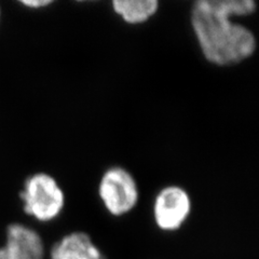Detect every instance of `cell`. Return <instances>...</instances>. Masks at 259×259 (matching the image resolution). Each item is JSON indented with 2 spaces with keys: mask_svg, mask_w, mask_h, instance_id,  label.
Masks as SVG:
<instances>
[{
  "mask_svg": "<svg viewBox=\"0 0 259 259\" xmlns=\"http://www.w3.org/2000/svg\"><path fill=\"white\" fill-rule=\"evenodd\" d=\"M0 18H2V9H0Z\"/></svg>",
  "mask_w": 259,
  "mask_h": 259,
  "instance_id": "30bf717a",
  "label": "cell"
},
{
  "mask_svg": "<svg viewBox=\"0 0 259 259\" xmlns=\"http://www.w3.org/2000/svg\"><path fill=\"white\" fill-rule=\"evenodd\" d=\"M20 199L24 212L42 223L55 220L65 205V194L58 181L44 172L26 178Z\"/></svg>",
  "mask_w": 259,
  "mask_h": 259,
  "instance_id": "7a4b0ae2",
  "label": "cell"
},
{
  "mask_svg": "<svg viewBox=\"0 0 259 259\" xmlns=\"http://www.w3.org/2000/svg\"><path fill=\"white\" fill-rule=\"evenodd\" d=\"M99 196L111 215L122 216L136 206L140 199V190L134 176L127 169L112 166L102 175Z\"/></svg>",
  "mask_w": 259,
  "mask_h": 259,
  "instance_id": "3957f363",
  "label": "cell"
},
{
  "mask_svg": "<svg viewBox=\"0 0 259 259\" xmlns=\"http://www.w3.org/2000/svg\"><path fill=\"white\" fill-rule=\"evenodd\" d=\"M254 0H198L190 23L204 59L216 66H232L253 56L257 49L254 32L233 18L252 15Z\"/></svg>",
  "mask_w": 259,
  "mask_h": 259,
  "instance_id": "6da1fadb",
  "label": "cell"
},
{
  "mask_svg": "<svg viewBox=\"0 0 259 259\" xmlns=\"http://www.w3.org/2000/svg\"><path fill=\"white\" fill-rule=\"evenodd\" d=\"M0 259H8V256L6 254V250L3 246H0Z\"/></svg>",
  "mask_w": 259,
  "mask_h": 259,
  "instance_id": "9c48e42d",
  "label": "cell"
},
{
  "mask_svg": "<svg viewBox=\"0 0 259 259\" xmlns=\"http://www.w3.org/2000/svg\"><path fill=\"white\" fill-rule=\"evenodd\" d=\"M51 259H106L85 232H72L56 242Z\"/></svg>",
  "mask_w": 259,
  "mask_h": 259,
  "instance_id": "8992f818",
  "label": "cell"
},
{
  "mask_svg": "<svg viewBox=\"0 0 259 259\" xmlns=\"http://www.w3.org/2000/svg\"><path fill=\"white\" fill-rule=\"evenodd\" d=\"M191 212L189 193L180 186L162 188L153 202V217L157 226L164 231L180 229Z\"/></svg>",
  "mask_w": 259,
  "mask_h": 259,
  "instance_id": "277c9868",
  "label": "cell"
},
{
  "mask_svg": "<svg viewBox=\"0 0 259 259\" xmlns=\"http://www.w3.org/2000/svg\"><path fill=\"white\" fill-rule=\"evenodd\" d=\"M111 6L115 13L130 25L146 23L159 10L157 0H115Z\"/></svg>",
  "mask_w": 259,
  "mask_h": 259,
  "instance_id": "52a82bcc",
  "label": "cell"
},
{
  "mask_svg": "<svg viewBox=\"0 0 259 259\" xmlns=\"http://www.w3.org/2000/svg\"><path fill=\"white\" fill-rule=\"evenodd\" d=\"M20 4L28 8V9H40V8L51 6L53 2L51 0H23V2H20Z\"/></svg>",
  "mask_w": 259,
  "mask_h": 259,
  "instance_id": "ba28073f",
  "label": "cell"
},
{
  "mask_svg": "<svg viewBox=\"0 0 259 259\" xmlns=\"http://www.w3.org/2000/svg\"><path fill=\"white\" fill-rule=\"evenodd\" d=\"M3 247L8 259H45V246L41 237L34 229L23 224L7 227Z\"/></svg>",
  "mask_w": 259,
  "mask_h": 259,
  "instance_id": "5b68a950",
  "label": "cell"
}]
</instances>
